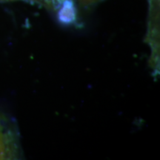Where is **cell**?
<instances>
[{
  "instance_id": "1",
  "label": "cell",
  "mask_w": 160,
  "mask_h": 160,
  "mask_svg": "<svg viewBox=\"0 0 160 160\" xmlns=\"http://www.w3.org/2000/svg\"><path fill=\"white\" fill-rule=\"evenodd\" d=\"M19 147L17 133L13 123L0 113V159L19 157Z\"/></svg>"
},
{
  "instance_id": "2",
  "label": "cell",
  "mask_w": 160,
  "mask_h": 160,
  "mask_svg": "<svg viewBox=\"0 0 160 160\" xmlns=\"http://www.w3.org/2000/svg\"><path fill=\"white\" fill-rule=\"evenodd\" d=\"M76 18L74 4L72 0H65L59 13V19L62 23L73 22Z\"/></svg>"
}]
</instances>
